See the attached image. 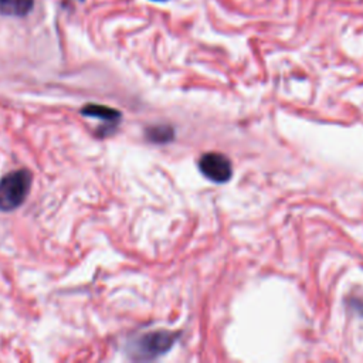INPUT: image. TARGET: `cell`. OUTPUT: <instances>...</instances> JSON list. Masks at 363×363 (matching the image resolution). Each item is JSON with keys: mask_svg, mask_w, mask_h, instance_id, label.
<instances>
[{"mask_svg": "<svg viewBox=\"0 0 363 363\" xmlns=\"http://www.w3.org/2000/svg\"><path fill=\"white\" fill-rule=\"evenodd\" d=\"M33 174L27 169H18L0 179V210L13 211L27 199L31 189Z\"/></svg>", "mask_w": 363, "mask_h": 363, "instance_id": "6da1fadb", "label": "cell"}, {"mask_svg": "<svg viewBox=\"0 0 363 363\" xmlns=\"http://www.w3.org/2000/svg\"><path fill=\"white\" fill-rule=\"evenodd\" d=\"M176 342V333L169 330L147 332L133 339L128 353L133 360H152L166 353Z\"/></svg>", "mask_w": 363, "mask_h": 363, "instance_id": "7a4b0ae2", "label": "cell"}, {"mask_svg": "<svg viewBox=\"0 0 363 363\" xmlns=\"http://www.w3.org/2000/svg\"><path fill=\"white\" fill-rule=\"evenodd\" d=\"M199 169L203 176L214 183H225L233 176L231 162L227 156L217 152L204 153L199 160Z\"/></svg>", "mask_w": 363, "mask_h": 363, "instance_id": "3957f363", "label": "cell"}, {"mask_svg": "<svg viewBox=\"0 0 363 363\" xmlns=\"http://www.w3.org/2000/svg\"><path fill=\"white\" fill-rule=\"evenodd\" d=\"M81 115L84 116H91V118H96L101 119L109 125H116L121 119V112L105 106V105H96V104H88L85 106H82L81 109Z\"/></svg>", "mask_w": 363, "mask_h": 363, "instance_id": "277c9868", "label": "cell"}, {"mask_svg": "<svg viewBox=\"0 0 363 363\" xmlns=\"http://www.w3.org/2000/svg\"><path fill=\"white\" fill-rule=\"evenodd\" d=\"M34 6V0H0V13L3 16L24 17Z\"/></svg>", "mask_w": 363, "mask_h": 363, "instance_id": "5b68a950", "label": "cell"}, {"mask_svg": "<svg viewBox=\"0 0 363 363\" xmlns=\"http://www.w3.org/2000/svg\"><path fill=\"white\" fill-rule=\"evenodd\" d=\"M146 138L155 143H164L173 139V129L169 125H153L146 129Z\"/></svg>", "mask_w": 363, "mask_h": 363, "instance_id": "8992f818", "label": "cell"}, {"mask_svg": "<svg viewBox=\"0 0 363 363\" xmlns=\"http://www.w3.org/2000/svg\"><path fill=\"white\" fill-rule=\"evenodd\" d=\"M155 1H163V0H155Z\"/></svg>", "mask_w": 363, "mask_h": 363, "instance_id": "52a82bcc", "label": "cell"}]
</instances>
